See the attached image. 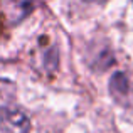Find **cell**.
<instances>
[{"instance_id":"2","label":"cell","mask_w":133,"mask_h":133,"mask_svg":"<svg viewBox=\"0 0 133 133\" xmlns=\"http://www.w3.org/2000/svg\"><path fill=\"white\" fill-rule=\"evenodd\" d=\"M0 128L3 133H29L30 120L19 108L3 106L0 108Z\"/></svg>"},{"instance_id":"1","label":"cell","mask_w":133,"mask_h":133,"mask_svg":"<svg viewBox=\"0 0 133 133\" xmlns=\"http://www.w3.org/2000/svg\"><path fill=\"white\" fill-rule=\"evenodd\" d=\"M34 10V0H0V29L20 24Z\"/></svg>"},{"instance_id":"4","label":"cell","mask_w":133,"mask_h":133,"mask_svg":"<svg viewBox=\"0 0 133 133\" xmlns=\"http://www.w3.org/2000/svg\"><path fill=\"white\" fill-rule=\"evenodd\" d=\"M84 2H96V3H103V2H106V0H84Z\"/></svg>"},{"instance_id":"3","label":"cell","mask_w":133,"mask_h":133,"mask_svg":"<svg viewBox=\"0 0 133 133\" xmlns=\"http://www.w3.org/2000/svg\"><path fill=\"white\" fill-rule=\"evenodd\" d=\"M110 94L116 103L130 106L133 103V88L125 72H115L110 79Z\"/></svg>"}]
</instances>
